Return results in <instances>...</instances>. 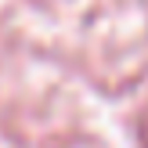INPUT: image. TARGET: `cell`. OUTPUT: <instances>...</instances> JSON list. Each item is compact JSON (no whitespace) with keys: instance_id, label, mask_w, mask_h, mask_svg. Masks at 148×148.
I'll return each mask as SVG.
<instances>
[{"instance_id":"6da1fadb","label":"cell","mask_w":148,"mask_h":148,"mask_svg":"<svg viewBox=\"0 0 148 148\" xmlns=\"http://www.w3.org/2000/svg\"><path fill=\"white\" fill-rule=\"evenodd\" d=\"M137 137H141V148H148V112L141 116V123H137Z\"/></svg>"}]
</instances>
